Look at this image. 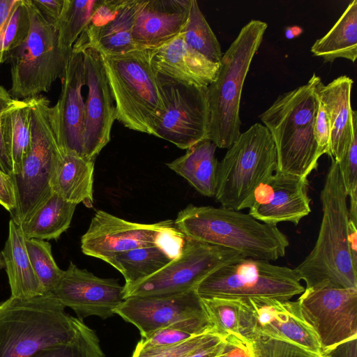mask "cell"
<instances>
[{"instance_id": "6da1fadb", "label": "cell", "mask_w": 357, "mask_h": 357, "mask_svg": "<svg viewBox=\"0 0 357 357\" xmlns=\"http://www.w3.org/2000/svg\"><path fill=\"white\" fill-rule=\"evenodd\" d=\"M331 165L320 193L323 215L315 245L294 269L306 287L328 281L336 287L357 288V261L348 241L347 195L338 163Z\"/></svg>"}, {"instance_id": "7a4b0ae2", "label": "cell", "mask_w": 357, "mask_h": 357, "mask_svg": "<svg viewBox=\"0 0 357 357\" xmlns=\"http://www.w3.org/2000/svg\"><path fill=\"white\" fill-rule=\"evenodd\" d=\"M194 241L234 250L245 258L274 261L285 255L289 241L277 226L224 207L189 204L174 221Z\"/></svg>"}, {"instance_id": "3957f363", "label": "cell", "mask_w": 357, "mask_h": 357, "mask_svg": "<svg viewBox=\"0 0 357 357\" xmlns=\"http://www.w3.org/2000/svg\"><path fill=\"white\" fill-rule=\"evenodd\" d=\"M321 80L313 74L305 84L279 96L259 115L275 144V172L307 178L317 169L321 156L314 128L319 102L317 84Z\"/></svg>"}, {"instance_id": "277c9868", "label": "cell", "mask_w": 357, "mask_h": 357, "mask_svg": "<svg viewBox=\"0 0 357 357\" xmlns=\"http://www.w3.org/2000/svg\"><path fill=\"white\" fill-rule=\"evenodd\" d=\"M79 321L51 293L10 296L0 303V357H34L68 342L75 335Z\"/></svg>"}, {"instance_id": "5b68a950", "label": "cell", "mask_w": 357, "mask_h": 357, "mask_svg": "<svg viewBox=\"0 0 357 357\" xmlns=\"http://www.w3.org/2000/svg\"><path fill=\"white\" fill-rule=\"evenodd\" d=\"M31 142L20 171L10 176L15 207L11 220L21 225L52 193L51 181L63 153L56 104L45 96L31 98Z\"/></svg>"}, {"instance_id": "8992f818", "label": "cell", "mask_w": 357, "mask_h": 357, "mask_svg": "<svg viewBox=\"0 0 357 357\" xmlns=\"http://www.w3.org/2000/svg\"><path fill=\"white\" fill-rule=\"evenodd\" d=\"M267 27L259 20L248 22L222 54L218 77L207 87L208 139L218 148L228 149L241 134L242 90Z\"/></svg>"}, {"instance_id": "52a82bcc", "label": "cell", "mask_w": 357, "mask_h": 357, "mask_svg": "<svg viewBox=\"0 0 357 357\" xmlns=\"http://www.w3.org/2000/svg\"><path fill=\"white\" fill-rule=\"evenodd\" d=\"M101 56L116 120L130 130L153 135L164 107L149 51Z\"/></svg>"}, {"instance_id": "ba28073f", "label": "cell", "mask_w": 357, "mask_h": 357, "mask_svg": "<svg viewBox=\"0 0 357 357\" xmlns=\"http://www.w3.org/2000/svg\"><path fill=\"white\" fill-rule=\"evenodd\" d=\"M277 168V155L268 129L256 123L227 149L217 172L215 198L222 207L248 208L255 190Z\"/></svg>"}, {"instance_id": "9c48e42d", "label": "cell", "mask_w": 357, "mask_h": 357, "mask_svg": "<svg viewBox=\"0 0 357 357\" xmlns=\"http://www.w3.org/2000/svg\"><path fill=\"white\" fill-rule=\"evenodd\" d=\"M30 29L24 42L4 59L10 66L13 98L24 99L48 92L53 83L61 79L68 56L60 47L57 29L26 0Z\"/></svg>"}, {"instance_id": "30bf717a", "label": "cell", "mask_w": 357, "mask_h": 357, "mask_svg": "<svg viewBox=\"0 0 357 357\" xmlns=\"http://www.w3.org/2000/svg\"><path fill=\"white\" fill-rule=\"evenodd\" d=\"M304 290L294 268L251 258H241L221 266L195 289L200 298L266 297L281 301H289Z\"/></svg>"}, {"instance_id": "8fae6325", "label": "cell", "mask_w": 357, "mask_h": 357, "mask_svg": "<svg viewBox=\"0 0 357 357\" xmlns=\"http://www.w3.org/2000/svg\"><path fill=\"white\" fill-rule=\"evenodd\" d=\"M245 258L234 250L185 237L179 255L151 276L128 287L124 299L136 296L176 294L195 290L207 275L221 266Z\"/></svg>"}, {"instance_id": "7c38bea8", "label": "cell", "mask_w": 357, "mask_h": 357, "mask_svg": "<svg viewBox=\"0 0 357 357\" xmlns=\"http://www.w3.org/2000/svg\"><path fill=\"white\" fill-rule=\"evenodd\" d=\"M296 301L324 354L357 338V288L336 287L328 281L306 287Z\"/></svg>"}, {"instance_id": "4fadbf2b", "label": "cell", "mask_w": 357, "mask_h": 357, "mask_svg": "<svg viewBox=\"0 0 357 357\" xmlns=\"http://www.w3.org/2000/svg\"><path fill=\"white\" fill-rule=\"evenodd\" d=\"M158 79L164 109L153 135L186 150L208 139L207 88L187 85L160 75Z\"/></svg>"}, {"instance_id": "5bb4252c", "label": "cell", "mask_w": 357, "mask_h": 357, "mask_svg": "<svg viewBox=\"0 0 357 357\" xmlns=\"http://www.w3.org/2000/svg\"><path fill=\"white\" fill-rule=\"evenodd\" d=\"M183 236L171 220L142 224L98 210L81 238V249L84 255L106 261L135 248L165 243Z\"/></svg>"}, {"instance_id": "9a60e30c", "label": "cell", "mask_w": 357, "mask_h": 357, "mask_svg": "<svg viewBox=\"0 0 357 357\" xmlns=\"http://www.w3.org/2000/svg\"><path fill=\"white\" fill-rule=\"evenodd\" d=\"M239 331L245 343L266 337L324 354L318 340L303 319L297 301L258 297L240 300Z\"/></svg>"}, {"instance_id": "2e32d148", "label": "cell", "mask_w": 357, "mask_h": 357, "mask_svg": "<svg viewBox=\"0 0 357 357\" xmlns=\"http://www.w3.org/2000/svg\"><path fill=\"white\" fill-rule=\"evenodd\" d=\"M53 296L79 319L98 316L106 319L124 301L123 286L116 279L102 278L70 262L54 287Z\"/></svg>"}, {"instance_id": "e0dca14e", "label": "cell", "mask_w": 357, "mask_h": 357, "mask_svg": "<svg viewBox=\"0 0 357 357\" xmlns=\"http://www.w3.org/2000/svg\"><path fill=\"white\" fill-rule=\"evenodd\" d=\"M84 56L85 84L88 96L85 102L83 157L95 160L111 138L116 119L115 104L100 53L87 47Z\"/></svg>"}, {"instance_id": "ac0fdd59", "label": "cell", "mask_w": 357, "mask_h": 357, "mask_svg": "<svg viewBox=\"0 0 357 357\" xmlns=\"http://www.w3.org/2000/svg\"><path fill=\"white\" fill-rule=\"evenodd\" d=\"M139 0H98L89 22L73 47V52L91 47L104 55L137 50L132 37Z\"/></svg>"}, {"instance_id": "d6986e66", "label": "cell", "mask_w": 357, "mask_h": 357, "mask_svg": "<svg viewBox=\"0 0 357 357\" xmlns=\"http://www.w3.org/2000/svg\"><path fill=\"white\" fill-rule=\"evenodd\" d=\"M308 185L307 178L275 172L254 192L248 214L270 225H296L311 212Z\"/></svg>"}, {"instance_id": "ffe728a7", "label": "cell", "mask_w": 357, "mask_h": 357, "mask_svg": "<svg viewBox=\"0 0 357 357\" xmlns=\"http://www.w3.org/2000/svg\"><path fill=\"white\" fill-rule=\"evenodd\" d=\"M204 312L195 290L176 294L136 296L126 298L114 310L146 338L181 319Z\"/></svg>"}, {"instance_id": "44dd1931", "label": "cell", "mask_w": 357, "mask_h": 357, "mask_svg": "<svg viewBox=\"0 0 357 357\" xmlns=\"http://www.w3.org/2000/svg\"><path fill=\"white\" fill-rule=\"evenodd\" d=\"M190 5L191 0H139L132 30L136 48L153 50L178 36Z\"/></svg>"}, {"instance_id": "7402d4cb", "label": "cell", "mask_w": 357, "mask_h": 357, "mask_svg": "<svg viewBox=\"0 0 357 357\" xmlns=\"http://www.w3.org/2000/svg\"><path fill=\"white\" fill-rule=\"evenodd\" d=\"M58 109L61 147L83 157L85 102L82 89L85 85L83 54L73 52L66 64Z\"/></svg>"}, {"instance_id": "603a6c76", "label": "cell", "mask_w": 357, "mask_h": 357, "mask_svg": "<svg viewBox=\"0 0 357 357\" xmlns=\"http://www.w3.org/2000/svg\"><path fill=\"white\" fill-rule=\"evenodd\" d=\"M149 53L158 75L187 85L207 88L219 73L220 63L212 62L190 47L181 33Z\"/></svg>"}, {"instance_id": "cb8c5ba5", "label": "cell", "mask_w": 357, "mask_h": 357, "mask_svg": "<svg viewBox=\"0 0 357 357\" xmlns=\"http://www.w3.org/2000/svg\"><path fill=\"white\" fill-rule=\"evenodd\" d=\"M353 79L340 76L330 83L317 84V93L326 112L330 129L331 153L339 163L344 158L352 136L353 112L351 95Z\"/></svg>"}, {"instance_id": "d4e9b609", "label": "cell", "mask_w": 357, "mask_h": 357, "mask_svg": "<svg viewBox=\"0 0 357 357\" xmlns=\"http://www.w3.org/2000/svg\"><path fill=\"white\" fill-rule=\"evenodd\" d=\"M185 236L155 245L135 248L108 259L105 262L119 271L124 287L136 284L155 274L180 253Z\"/></svg>"}, {"instance_id": "484cf974", "label": "cell", "mask_w": 357, "mask_h": 357, "mask_svg": "<svg viewBox=\"0 0 357 357\" xmlns=\"http://www.w3.org/2000/svg\"><path fill=\"white\" fill-rule=\"evenodd\" d=\"M94 162L73 152H63L52 178V191L68 202L92 207Z\"/></svg>"}, {"instance_id": "4316f807", "label": "cell", "mask_w": 357, "mask_h": 357, "mask_svg": "<svg viewBox=\"0 0 357 357\" xmlns=\"http://www.w3.org/2000/svg\"><path fill=\"white\" fill-rule=\"evenodd\" d=\"M1 252L12 297L31 298L45 294L26 250V237L21 227L13 220L9 221L8 238Z\"/></svg>"}, {"instance_id": "83f0119b", "label": "cell", "mask_w": 357, "mask_h": 357, "mask_svg": "<svg viewBox=\"0 0 357 357\" xmlns=\"http://www.w3.org/2000/svg\"><path fill=\"white\" fill-rule=\"evenodd\" d=\"M217 146L204 139L188 149L185 154L167 163L172 171L183 177L201 195L213 197L217 185L218 161Z\"/></svg>"}, {"instance_id": "f1b7e54d", "label": "cell", "mask_w": 357, "mask_h": 357, "mask_svg": "<svg viewBox=\"0 0 357 357\" xmlns=\"http://www.w3.org/2000/svg\"><path fill=\"white\" fill-rule=\"evenodd\" d=\"M311 52L324 62L338 58L355 62L357 58V1H352L325 36L317 40Z\"/></svg>"}, {"instance_id": "f546056e", "label": "cell", "mask_w": 357, "mask_h": 357, "mask_svg": "<svg viewBox=\"0 0 357 357\" xmlns=\"http://www.w3.org/2000/svg\"><path fill=\"white\" fill-rule=\"evenodd\" d=\"M77 205L52 192L20 226L26 238L57 239L69 228Z\"/></svg>"}, {"instance_id": "4dcf8cb0", "label": "cell", "mask_w": 357, "mask_h": 357, "mask_svg": "<svg viewBox=\"0 0 357 357\" xmlns=\"http://www.w3.org/2000/svg\"><path fill=\"white\" fill-rule=\"evenodd\" d=\"M31 98L14 99L2 114L3 137L13 174L20 172L31 142Z\"/></svg>"}, {"instance_id": "1f68e13d", "label": "cell", "mask_w": 357, "mask_h": 357, "mask_svg": "<svg viewBox=\"0 0 357 357\" xmlns=\"http://www.w3.org/2000/svg\"><path fill=\"white\" fill-rule=\"evenodd\" d=\"M185 43L214 63L222 57L220 44L196 0H191L187 22L181 33Z\"/></svg>"}, {"instance_id": "d6a6232c", "label": "cell", "mask_w": 357, "mask_h": 357, "mask_svg": "<svg viewBox=\"0 0 357 357\" xmlns=\"http://www.w3.org/2000/svg\"><path fill=\"white\" fill-rule=\"evenodd\" d=\"M98 0H64L61 16L55 25L60 47L68 56L87 26Z\"/></svg>"}, {"instance_id": "836d02e7", "label": "cell", "mask_w": 357, "mask_h": 357, "mask_svg": "<svg viewBox=\"0 0 357 357\" xmlns=\"http://www.w3.org/2000/svg\"><path fill=\"white\" fill-rule=\"evenodd\" d=\"M211 330L215 329L204 312L176 321L149 337L142 338L136 347L146 349L172 345Z\"/></svg>"}, {"instance_id": "e575fe53", "label": "cell", "mask_w": 357, "mask_h": 357, "mask_svg": "<svg viewBox=\"0 0 357 357\" xmlns=\"http://www.w3.org/2000/svg\"><path fill=\"white\" fill-rule=\"evenodd\" d=\"M34 357H105V354L96 332L79 319L73 339L47 347Z\"/></svg>"}, {"instance_id": "d590c367", "label": "cell", "mask_w": 357, "mask_h": 357, "mask_svg": "<svg viewBox=\"0 0 357 357\" xmlns=\"http://www.w3.org/2000/svg\"><path fill=\"white\" fill-rule=\"evenodd\" d=\"M201 301L217 333L224 338L234 335L241 340L239 331L240 300L211 298H201Z\"/></svg>"}, {"instance_id": "8d00e7d4", "label": "cell", "mask_w": 357, "mask_h": 357, "mask_svg": "<svg viewBox=\"0 0 357 357\" xmlns=\"http://www.w3.org/2000/svg\"><path fill=\"white\" fill-rule=\"evenodd\" d=\"M26 248L44 293H52L63 270L54 261L50 243L45 240L26 238Z\"/></svg>"}, {"instance_id": "74e56055", "label": "cell", "mask_w": 357, "mask_h": 357, "mask_svg": "<svg viewBox=\"0 0 357 357\" xmlns=\"http://www.w3.org/2000/svg\"><path fill=\"white\" fill-rule=\"evenodd\" d=\"M30 17L26 0H17L0 35V65L5 57L20 46L28 36Z\"/></svg>"}, {"instance_id": "f35d334b", "label": "cell", "mask_w": 357, "mask_h": 357, "mask_svg": "<svg viewBox=\"0 0 357 357\" xmlns=\"http://www.w3.org/2000/svg\"><path fill=\"white\" fill-rule=\"evenodd\" d=\"M344 187L349 197V219L357 222V112H353V132L348 150L338 163Z\"/></svg>"}, {"instance_id": "ab89813d", "label": "cell", "mask_w": 357, "mask_h": 357, "mask_svg": "<svg viewBox=\"0 0 357 357\" xmlns=\"http://www.w3.org/2000/svg\"><path fill=\"white\" fill-rule=\"evenodd\" d=\"M246 344L251 357H331L316 354L291 342L266 337H256Z\"/></svg>"}, {"instance_id": "60d3db41", "label": "cell", "mask_w": 357, "mask_h": 357, "mask_svg": "<svg viewBox=\"0 0 357 357\" xmlns=\"http://www.w3.org/2000/svg\"><path fill=\"white\" fill-rule=\"evenodd\" d=\"M217 335L211 330L172 345L146 349L135 347L132 357H185Z\"/></svg>"}, {"instance_id": "b9f144b4", "label": "cell", "mask_w": 357, "mask_h": 357, "mask_svg": "<svg viewBox=\"0 0 357 357\" xmlns=\"http://www.w3.org/2000/svg\"><path fill=\"white\" fill-rule=\"evenodd\" d=\"M314 135L320 156L327 154L332 157L330 145V129L324 106L319 100V108L315 118Z\"/></svg>"}, {"instance_id": "7bdbcfd3", "label": "cell", "mask_w": 357, "mask_h": 357, "mask_svg": "<svg viewBox=\"0 0 357 357\" xmlns=\"http://www.w3.org/2000/svg\"><path fill=\"white\" fill-rule=\"evenodd\" d=\"M15 98L3 86H0V169L7 174H13V167L6 150L2 121V114Z\"/></svg>"}, {"instance_id": "ee69618b", "label": "cell", "mask_w": 357, "mask_h": 357, "mask_svg": "<svg viewBox=\"0 0 357 357\" xmlns=\"http://www.w3.org/2000/svg\"><path fill=\"white\" fill-rule=\"evenodd\" d=\"M215 357H251L248 345L234 335L224 338L222 346Z\"/></svg>"}, {"instance_id": "f6af8a7d", "label": "cell", "mask_w": 357, "mask_h": 357, "mask_svg": "<svg viewBox=\"0 0 357 357\" xmlns=\"http://www.w3.org/2000/svg\"><path fill=\"white\" fill-rule=\"evenodd\" d=\"M41 15L56 25L62 12L64 0H31Z\"/></svg>"}, {"instance_id": "bcb514c9", "label": "cell", "mask_w": 357, "mask_h": 357, "mask_svg": "<svg viewBox=\"0 0 357 357\" xmlns=\"http://www.w3.org/2000/svg\"><path fill=\"white\" fill-rule=\"evenodd\" d=\"M0 204L11 213L15 207L13 184L9 175L0 169Z\"/></svg>"}, {"instance_id": "7dc6e473", "label": "cell", "mask_w": 357, "mask_h": 357, "mask_svg": "<svg viewBox=\"0 0 357 357\" xmlns=\"http://www.w3.org/2000/svg\"><path fill=\"white\" fill-rule=\"evenodd\" d=\"M223 342L224 337L217 335L185 357H215L221 349Z\"/></svg>"}, {"instance_id": "c3c4849f", "label": "cell", "mask_w": 357, "mask_h": 357, "mask_svg": "<svg viewBox=\"0 0 357 357\" xmlns=\"http://www.w3.org/2000/svg\"><path fill=\"white\" fill-rule=\"evenodd\" d=\"M324 354L331 357H357V338L344 342Z\"/></svg>"}, {"instance_id": "681fc988", "label": "cell", "mask_w": 357, "mask_h": 357, "mask_svg": "<svg viewBox=\"0 0 357 357\" xmlns=\"http://www.w3.org/2000/svg\"><path fill=\"white\" fill-rule=\"evenodd\" d=\"M17 0H0V35L9 19Z\"/></svg>"}, {"instance_id": "f907efd6", "label": "cell", "mask_w": 357, "mask_h": 357, "mask_svg": "<svg viewBox=\"0 0 357 357\" xmlns=\"http://www.w3.org/2000/svg\"><path fill=\"white\" fill-rule=\"evenodd\" d=\"M356 222L349 219L348 241L349 249L353 259L357 261V228Z\"/></svg>"}, {"instance_id": "816d5d0a", "label": "cell", "mask_w": 357, "mask_h": 357, "mask_svg": "<svg viewBox=\"0 0 357 357\" xmlns=\"http://www.w3.org/2000/svg\"><path fill=\"white\" fill-rule=\"evenodd\" d=\"M302 32V29L299 26H294L288 27L286 30V36L289 39H291L298 36Z\"/></svg>"}, {"instance_id": "f5cc1de1", "label": "cell", "mask_w": 357, "mask_h": 357, "mask_svg": "<svg viewBox=\"0 0 357 357\" xmlns=\"http://www.w3.org/2000/svg\"><path fill=\"white\" fill-rule=\"evenodd\" d=\"M5 268V261L2 252H0V270Z\"/></svg>"}]
</instances>
